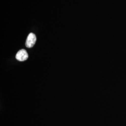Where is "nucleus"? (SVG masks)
<instances>
[{
    "mask_svg": "<svg viewBox=\"0 0 126 126\" xmlns=\"http://www.w3.org/2000/svg\"><path fill=\"white\" fill-rule=\"evenodd\" d=\"M36 35L32 33H31L27 37L25 45L27 48H31L34 46L36 42Z\"/></svg>",
    "mask_w": 126,
    "mask_h": 126,
    "instance_id": "f257e3e1",
    "label": "nucleus"
},
{
    "mask_svg": "<svg viewBox=\"0 0 126 126\" xmlns=\"http://www.w3.org/2000/svg\"><path fill=\"white\" fill-rule=\"evenodd\" d=\"M29 56L27 51L24 49H22L18 51L16 54V58L19 61H24L28 59Z\"/></svg>",
    "mask_w": 126,
    "mask_h": 126,
    "instance_id": "f03ea898",
    "label": "nucleus"
}]
</instances>
